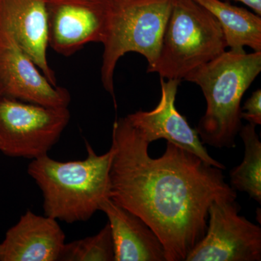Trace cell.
I'll return each mask as SVG.
<instances>
[{
	"label": "cell",
	"instance_id": "8fae6325",
	"mask_svg": "<svg viewBox=\"0 0 261 261\" xmlns=\"http://www.w3.org/2000/svg\"><path fill=\"white\" fill-rule=\"evenodd\" d=\"M9 34L48 80L57 85L48 63V27L45 0H0V35Z\"/></svg>",
	"mask_w": 261,
	"mask_h": 261
},
{
	"label": "cell",
	"instance_id": "4fadbf2b",
	"mask_svg": "<svg viewBox=\"0 0 261 261\" xmlns=\"http://www.w3.org/2000/svg\"><path fill=\"white\" fill-rule=\"evenodd\" d=\"M99 211L106 215L114 245L115 261H166L159 237L138 216L111 199Z\"/></svg>",
	"mask_w": 261,
	"mask_h": 261
},
{
	"label": "cell",
	"instance_id": "d6986e66",
	"mask_svg": "<svg viewBox=\"0 0 261 261\" xmlns=\"http://www.w3.org/2000/svg\"><path fill=\"white\" fill-rule=\"evenodd\" d=\"M45 1H46V0H45Z\"/></svg>",
	"mask_w": 261,
	"mask_h": 261
},
{
	"label": "cell",
	"instance_id": "ba28073f",
	"mask_svg": "<svg viewBox=\"0 0 261 261\" xmlns=\"http://www.w3.org/2000/svg\"><path fill=\"white\" fill-rule=\"evenodd\" d=\"M49 47L70 56L89 43H102L109 24L110 0H46Z\"/></svg>",
	"mask_w": 261,
	"mask_h": 261
},
{
	"label": "cell",
	"instance_id": "7a4b0ae2",
	"mask_svg": "<svg viewBox=\"0 0 261 261\" xmlns=\"http://www.w3.org/2000/svg\"><path fill=\"white\" fill-rule=\"evenodd\" d=\"M87 156L62 162L48 154L32 159L29 176L42 191L44 216L68 224L86 221L110 198L112 147L97 154L86 141Z\"/></svg>",
	"mask_w": 261,
	"mask_h": 261
},
{
	"label": "cell",
	"instance_id": "30bf717a",
	"mask_svg": "<svg viewBox=\"0 0 261 261\" xmlns=\"http://www.w3.org/2000/svg\"><path fill=\"white\" fill-rule=\"evenodd\" d=\"M180 82L161 78V97L158 106L150 111L130 113L126 118L149 144L164 139L193 152L213 166L224 170V165L211 157L197 130L190 126L186 118L176 109L175 102Z\"/></svg>",
	"mask_w": 261,
	"mask_h": 261
},
{
	"label": "cell",
	"instance_id": "9a60e30c",
	"mask_svg": "<svg viewBox=\"0 0 261 261\" xmlns=\"http://www.w3.org/2000/svg\"><path fill=\"white\" fill-rule=\"evenodd\" d=\"M256 126L247 123L239 135L245 145L241 164L230 171V186L235 191L246 192L250 198L261 203V142Z\"/></svg>",
	"mask_w": 261,
	"mask_h": 261
},
{
	"label": "cell",
	"instance_id": "52a82bcc",
	"mask_svg": "<svg viewBox=\"0 0 261 261\" xmlns=\"http://www.w3.org/2000/svg\"><path fill=\"white\" fill-rule=\"evenodd\" d=\"M236 200L214 201L204 238L186 261H260L261 228L240 216Z\"/></svg>",
	"mask_w": 261,
	"mask_h": 261
},
{
	"label": "cell",
	"instance_id": "3957f363",
	"mask_svg": "<svg viewBox=\"0 0 261 261\" xmlns=\"http://www.w3.org/2000/svg\"><path fill=\"white\" fill-rule=\"evenodd\" d=\"M261 71V51H224L185 78L202 89L206 111L197 125L202 144L215 148L236 147L243 127L241 101Z\"/></svg>",
	"mask_w": 261,
	"mask_h": 261
},
{
	"label": "cell",
	"instance_id": "ac0fdd59",
	"mask_svg": "<svg viewBox=\"0 0 261 261\" xmlns=\"http://www.w3.org/2000/svg\"><path fill=\"white\" fill-rule=\"evenodd\" d=\"M232 1L240 2L244 5L251 8L257 15H261V0H232Z\"/></svg>",
	"mask_w": 261,
	"mask_h": 261
},
{
	"label": "cell",
	"instance_id": "277c9868",
	"mask_svg": "<svg viewBox=\"0 0 261 261\" xmlns=\"http://www.w3.org/2000/svg\"><path fill=\"white\" fill-rule=\"evenodd\" d=\"M226 48L222 29L208 10L195 0H173L159 58L147 72L181 82Z\"/></svg>",
	"mask_w": 261,
	"mask_h": 261
},
{
	"label": "cell",
	"instance_id": "9c48e42d",
	"mask_svg": "<svg viewBox=\"0 0 261 261\" xmlns=\"http://www.w3.org/2000/svg\"><path fill=\"white\" fill-rule=\"evenodd\" d=\"M0 97L68 108V91L51 84L9 34L0 35Z\"/></svg>",
	"mask_w": 261,
	"mask_h": 261
},
{
	"label": "cell",
	"instance_id": "5bb4252c",
	"mask_svg": "<svg viewBox=\"0 0 261 261\" xmlns=\"http://www.w3.org/2000/svg\"><path fill=\"white\" fill-rule=\"evenodd\" d=\"M208 10L218 20L227 47L243 53L245 47L261 51V18L245 8L221 0H195Z\"/></svg>",
	"mask_w": 261,
	"mask_h": 261
},
{
	"label": "cell",
	"instance_id": "2e32d148",
	"mask_svg": "<svg viewBox=\"0 0 261 261\" xmlns=\"http://www.w3.org/2000/svg\"><path fill=\"white\" fill-rule=\"evenodd\" d=\"M115 261L111 227L107 223L93 236L65 243L58 261Z\"/></svg>",
	"mask_w": 261,
	"mask_h": 261
},
{
	"label": "cell",
	"instance_id": "7c38bea8",
	"mask_svg": "<svg viewBox=\"0 0 261 261\" xmlns=\"http://www.w3.org/2000/svg\"><path fill=\"white\" fill-rule=\"evenodd\" d=\"M65 243L56 219L28 211L0 243V261H58Z\"/></svg>",
	"mask_w": 261,
	"mask_h": 261
},
{
	"label": "cell",
	"instance_id": "8992f818",
	"mask_svg": "<svg viewBox=\"0 0 261 261\" xmlns=\"http://www.w3.org/2000/svg\"><path fill=\"white\" fill-rule=\"evenodd\" d=\"M68 108H53L0 97V151L31 160L48 154L68 126Z\"/></svg>",
	"mask_w": 261,
	"mask_h": 261
},
{
	"label": "cell",
	"instance_id": "5b68a950",
	"mask_svg": "<svg viewBox=\"0 0 261 261\" xmlns=\"http://www.w3.org/2000/svg\"><path fill=\"white\" fill-rule=\"evenodd\" d=\"M172 3L173 0H110L109 24L102 43L100 74L103 87L112 95L115 106L117 63L122 57L133 51L145 57L147 69L154 66Z\"/></svg>",
	"mask_w": 261,
	"mask_h": 261
},
{
	"label": "cell",
	"instance_id": "6da1fadb",
	"mask_svg": "<svg viewBox=\"0 0 261 261\" xmlns=\"http://www.w3.org/2000/svg\"><path fill=\"white\" fill-rule=\"evenodd\" d=\"M126 117L112 130L110 198L141 218L156 233L166 261H185L204 238L208 210L216 200H237L224 170L167 142L160 158Z\"/></svg>",
	"mask_w": 261,
	"mask_h": 261
},
{
	"label": "cell",
	"instance_id": "e0dca14e",
	"mask_svg": "<svg viewBox=\"0 0 261 261\" xmlns=\"http://www.w3.org/2000/svg\"><path fill=\"white\" fill-rule=\"evenodd\" d=\"M242 119L250 124H261V89L255 90L242 108Z\"/></svg>",
	"mask_w": 261,
	"mask_h": 261
}]
</instances>
